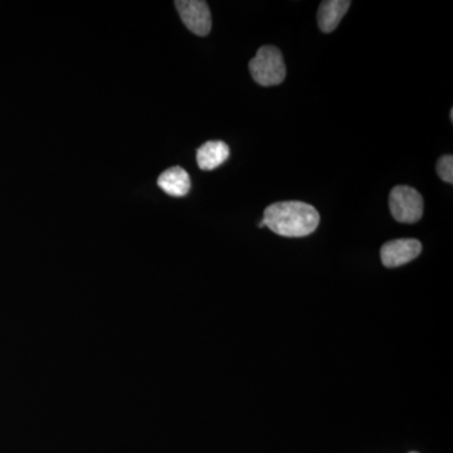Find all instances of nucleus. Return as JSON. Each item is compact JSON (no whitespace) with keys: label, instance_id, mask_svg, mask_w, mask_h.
Segmentation results:
<instances>
[{"label":"nucleus","instance_id":"obj_1","mask_svg":"<svg viewBox=\"0 0 453 453\" xmlns=\"http://www.w3.org/2000/svg\"><path fill=\"white\" fill-rule=\"evenodd\" d=\"M262 222L282 237H306L318 228L320 214L308 203L277 202L265 210Z\"/></svg>","mask_w":453,"mask_h":453},{"label":"nucleus","instance_id":"obj_2","mask_svg":"<svg viewBox=\"0 0 453 453\" xmlns=\"http://www.w3.org/2000/svg\"><path fill=\"white\" fill-rule=\"evenodd\" d=\"M250 73L258 85L270 88L283 82L286 65L281 50L273 46L261 47L250 62Z\"/></svg>","mask_w":453,"mask_h":453},{"label":"nucleus","instance_id":"obj_3","mask_svg":"<svg viewBox=\"0 0 453 453\" xmlns=\"http://www.w3.org/2000/svg\"><path fill=\"white\" fill-rule=\"evenodd\" d=\"M423 198L413 188L396 186L389 196L390 213L399 223H416L423 216Z\"/></svg>","mask_w":453,"mask_h":453},{"label":"nucleus","instance_id":"obj_4","mask_svg":"<svg viewBox=\"0 0 453 453\" xmlns=\"http://www.w3.org/2000/svg\"><path fill=\"white\" fill-rule=\"evenodd\" d=\"M175 8L181 20L190 32L204 37L211 29V16L207 3L202 0H178Z\"/></svg>","mask_w":453,"mask_h":453},{"label":"nucleus","instance_id":"obj_5","mask_svg":"<svg viewBox=\"0 0 453 453\" xmlns=\"http://www.w3.org/2000/svg\"><path fill=\"white\" fill-rule=\"evenodd\" d=\"M422 252V243L413 238H403L387 242L381 247L380 257L384 266L393 268L403 266L418 257Z\"/></svg>","mask_w":453,"mask_h":453},{"label":"nucleus","instance_id":"obj_6","mask_svg":"<svg viewBox=\"0 0 453 453\" xmlns=\"http://www.w3.org/2000/svg\"><path fill=\"white\" fill-rule=\"evenodd\" d=\"M350 5V0H325L318 12L319 28L324 33L335 31Z\"/></svg>","mask_w":453,"mask_h":453},{"label":"nucleus","instance_id":"obj_7","mask_svg":"<svg viewBox=\"0 0 453 453\" xmlns=\"http://www.w3.org/2000/svg\"><path fill=\"white\" fill-rule=\"evenodd\" d=\"M157 186L166 195L180 198L189 193L192 183H190L189 174L186 170L180 166H173L160 174L157 179Z\"/></svg>","mask_w":453,"mask_h":453},{"label":"nucleus","instance_id":"obj_8","mask_svg":"<svg viewBox=\"0 0 453 453\" xmlns=\"http://www.w3.org/2000/svg\"><path fill=\"white\" fill-rule=\"evenodd\" d=\"M229 157V148L220 140L203 144L196 151V163L202 170H214L226 163Z\"/></svg>","mask_w":453,"mask_h":453},{"label":"nucleus","instance_id":"obj_9","mask_svg":"<svg viewBox=\"0 0 453 453\" xmlns=\"http://www.w3.org/2000/svg\"><path fill=\"white\" fill-rule=\"evenodd\" d=\"M437 174L446 183H453V157L452 155H443L437 162Z\"/></svg>","mask_w":453,"mask_h":453},{"label":"nucleus","instance_id":"obj_10","mask_svg":"<svg viewBox=\"0 0 453 453\" xmlns=\"http://www.w3.org/2000/svg\"><path fill=\"white\" fill-rule=\"evenodd\" d=\"M449 119L453 121V109H451V112H449Z\"/></svg>","mask_w":453,"mask_h":453},{"label":"nucleus","instance_id":"obj_11","mask_svg":"<svg viewBox=\"0 0 453 453\" xmlns=\"http://www.w3.org/2000/svg\"><path fill=\"white\" fill-rule=\"evenodd\" d=\"M411 453H418V452H411Z\"/></svg>","mask_w":453,"mask_h":453}]
</instances>
